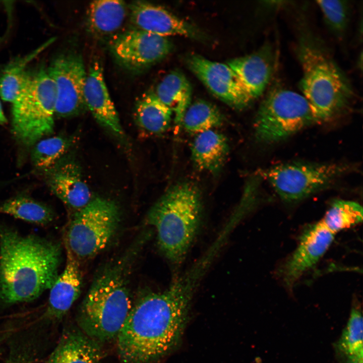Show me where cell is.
<instances>
[{
	"label": "cell",
	"mask_w": 363,
	"mask_h": 363,
	"mask_svg": "<svg viewBox=\"0 0 363 363\" xmlns=\"http://www.w3.org/2000/svg\"><path fill=\"white\" fill-rule=\"evenodd\" d=\"M201 279L189 269L165 291L148 292L132 306L116 338L123 363H151L174 347Z\"/></svg>",
	"instance_id": "cell-1"
},
{
	"label": "cell",
	"mask_w": 363,
	"mask_h": 363,
	"mask_svg": "<svg viewBox=\"0 0 363 363\" xmlns=\"http://www.w3.org/2000/svg\"><path fill=\"white\" fill-rule=\"evenodd\" d=\"M62 255L57 242L0 229V302L32 301L56 280Z\"/></svg>",
	"instance_id": "cell-2"
},
{
	"label": "cell",
	"mask_w": 363,
	"mask_h": 363,
	"mask_svg": "<svg viewBox=\"0 0 363 363\" xmlns=\"http://www.w3.org/2000/svg\"><path fill=\"white\" fill-rule=\"evenodd\" d=\"M125 266L121 260L101 271L77 315L79 329L100 344L116 338L133 306Z\"/></svg>",
	"instance_id": "cell-3"
},
{
	"label": "cell",
	"mask_w": 363,
	"mask_h": 363,
	"mask_svg": "<svg viewBox=\"0 0 363 363\" xmlns=\"http://www.w3.org/2000/svg\"><path fill=\"white\" fill-rule=\"evenodd\" d=\"M199 190L189 183L168 190L149 210L147 222L157 234L158 247L173 265L183 262L197 233L201 219Z\"/></svg>",
	"instance_id": "cell-4"
},
{
	"label": "cell",
	"mask_w": 363,
	"mask_h": 363,
	"mask_svg": "<svg viewBox=\"0 0 363 363\" xmlns=\"http://www.w3.org/2000/svg\"><path fill=\"white\" fill-rule=\"evenodd\" d=\"M302 69L299 87L318 122L343 111L353 92L350 84L327 51L311 36L302 35L297 47Z\"/></svg>",
	"instance_id": "cell-5"
},
{
	"label": "cell",
	"mask_w": 363,
	"mask_h": 363,
	"mask_svg": "<svg viewBox=\"0 0 363 363\" xmlns=\"http://www.w3.org/2000/svg\"><path fill=\"white\" fill-rule=\"evenodd\" d=\"M56 90L47 70L29 76L12 103V132L22 144L35 145L53 131Z\"/></svg>",
	"instance_id": "cell-6"
},
{
	"label": "cell",
	"mask_w": 363,
	"mask_h": 363,
	"mask_svg": "<svg viewBox=\"0 0 363 363\" xmlns=\"http://www.w3.org/2000/svg\"><path fill=\"white\" fill-rule=\"evenodd\" d=\"M317 122L302 95L276 88L267 94L258 109L254 124L255 136L261 143L274 144Z\"/></svg>",
	"instance_id": "cell-7"
},
{
	"label": "cell",
	"mask_w": 363,
	"mask_h": 363,
	"mask_svg": "<svg viewBox=\"0 0 363 363\" xmlns=\"http://www.w3.org/2000/svg\"><path fill=\"white\" fill-rule=\"evenodd\" d=\"M120 211L113 201L97 197L75 214L67 230L65 247L78 260L92 257L103 250L118 225Z\"/></svg>",
	"instance_id": "cell-8"
},
{
	"label": "cell",
	"mask_w": 363,
	"mask_h": 363,
	"mask_svg": "<svg viewBox=\"0 0 363 363\" xmlns=\"http://www.w3.org/2000/svg\"><path fill=\"white\" fill-rule=\"evenodd\" d=\"M349 169L339 163L293 162L274 166L264 175L282 201L293 203L323 189Z\"/></svg>",
	"instance_id": "cell-9"
},
{
	"label": "cell",
	"mask_w": 363,
	"mask_h": 363,
	"mask_svg": "<svg viewBox=\"0 0 363 363\" xmlns=\"http://www.w3.org/2000/svg\"><path fill=\"white\" fill-rule=\"evenodd\" d=\"M56 90L55 115L70 117L86 108L84 87L87 77L82 56L75 52L55 57L48 69Z\"/></svg>",
	"instance_id": "cell-10"
},
{
	"label": "cell",
	"mask_w": 363,
	"mask_h": 363,
	"mask_svg": "<svg viewBox=\"0 0 363 363\" xmlns=\"http://www.w3.org/2000/svg\"><path fill=\"white\" fill-rule=\"evenodd\" d=\"M186 63L213 95L230 106L241 109L253 101L227 64L211 61L195 54L189 56Z\"/></svg>",
	"instance_id": "cell-11"
},
{
	"label": "cell",
	"mask_w": 363,
	"mask_h": 363,
	"mask_svg": "<svg viewBox=\"0 0 363 363\" xmlns=\"http://www.w3.org/2000/svg\"><path fill=\"white\" fill-rule=\"evenodd\" d=\"M334 235L321 221L303 231L296 248L279 270L287 288L292 290L305 273L318 262L331 245Z\"/></svg>",
	"instance_id": "cell-12"
},
{
	"label": "cell",
	"mask_w": 363,
	"mask_h": 363,
	"mask_svg": "<svg viewBox=\"0 0 363 363\" xmlns=\"http://www.w3.org/2000/svg\"><path fill=\"white\" fill-rule=\"evenodd\" d=\"M172 48L166 37L139 29L122 34L112 44L115 56L127 66L134 68L157 62L168 54Z\"/></svg>",
	"instance_id": "cell-13"
},
{
	"label": "cell",
	"mask_w": 363,
	"mask_h": 363,
	"mask_svg": "<svg viewBox=\"0 0 363 363\" xmlns=\"http://www.w3.org/2000/svg\"><path fill=\"white\" fill-rule=\"evenodd\" d=\"M130 12L138 29L166 37L178 35L200 40L205 37L197 28L158 6L136 1L131 5Z\"/></svg>",
	"instance_id": "cell-14"
},
{
	"label": "cell",
	"mask_w": 363,
	"mask_h": 363,
	"mask_svg": "<svg viewBox=\"0 0 363 363\" xmlns=\"http://www.w3.org/2000/svg\"><path fill=\"white\" fill-rule=\"evenodd\" d=\"M47 182L52 192L70 208L79 210L92 200L81 168L72 158L60 159L49 169Z\"/></svg>",
	"instance_id": "cell-15"
},
{
	"label": "cell",
	"mask_w": 363,
	"mask_h": 363,
	"mask_svg": "<svg viewBox=\"0 0 363 363\" xmlns=\"http://www.w3.org/2000/svg\"><path fill=\"white\" fill-rule=\"evenodd\" d=\"M84 87V100L97 122L118 138L124 133L118 113L105 84L102 68L98 62L90 66Z\"/></svg>",
	"instance_id": "cell-16"
},
{
	"label": "cell",
	"mask_w": 363,
	"mask_h": 363,
	"mask_svg": "<svg viewBox=\"0 0 363 363\" xmlns=\"http://www.w3.org/2000/svg\"><path fill=\"white\" fill-rule=\"evenodd\" d=\"M238 77L253 101L265 90L271 79L274 61L270 48L230 59L226 63Z\"/></svg>",
	"instance_id": "cell-17"
},
{
	"label": "cell",
	"mask_w": 363,
	"mask_h": 363,
	"mask_svg": "<svg viewBox=\"0 0 363 363\" xmlns=\"http://www.w3.org/2000/svg\"><path fill=\"white\" fill-rule=\"evenodd\" d=\"M65 268L51 287L45 316L56 320L62 319L78 298L81 290L82 278L78 259L66 248Z\"/></svg>",
	"instance_id": "cell-18"
},
{
	"label": "cell",
	"mask_w": 363,
	"mask_h": 363,
	"mask_svg": "<svg viewBox=\"0 0 363 363\" xmlns=\"http://www.w3.org/2000/svg\"><path fill=\"white\" fill-rule=\"evenodd\" d=\"M101 344L79 328L65 330L46 363H102Z\"/></svg>",
	"instance_id": "cell-19"
},
{
	"label": "cell",
	"mask_w": 363,
	"mask_h": 363,
	"mask_svg": "<svg viewBox=\"0 0 363 363\" xmlns=\"http://www.w3.org/2000/svg\"><path fill=\"white\" fill-rule=\"evenodd\" d=\"M191 151L192 159L199 170L215 174L226 160L229 146L223 134L210 130L197 135Z\"/></svg>",
	"instance_id": "cell-20"
},
{
	"label": "cell",
	"mask_w": 363,
	"mask_h": 363,
	"mask_svg": "<svg viewBox=\"0 0 363 363\" xmlns=\"http://www.w3.org/2000/svg\"><path fill=\"white\" fill-rule=\"evenodd\" d=\"M154 93L173 112L175 123L180 125L191 103L192 87L185 76L177 71L170 72L160 82Z\"/></svg>",
	"instance_id": "cell-21"
},
{
	"label": "cell",
	"mask_w": 363,
	"mask_h": 363,
	"mask_svg": "<svg viewBox=\"0 0 363 363\" xmlns=\"http://www.w3.org/2000/svg\"><path fill=\"white\" fill-rule=\"evenodd\" d=\"M126 4L123 1L100 0L89 6L87 18L89 27L94 33L108 35L116 31L127 16Z\"/></svg>",
	"instance_id": "cell-22"
},
{
	"label": "cell",
	"mask_w": 363,
	"mask_h": 363,
	"mask_svg": "<svg viewBox=\"0 0 363 363\" xmlns=\"http://www.w3.org/2000/svg\"><path fill=\"white\" fill-rule=\"evenodd\" d=\"M54 41L51 38L26 55L8 65L0 74V96L12 103L26 82L30 71L28 64Z\"/></svg>",
	"instance_id": "cell-23"
},
{
	"label": "cell",
	"mask_w": 363,
	"mask_h": 363,
	"mask_svg": "<svg viewBox=\"0 0 363 363\" xmlns=\"http://www.w3.org/2000/svg\"><path fill=\"white\" fill-rule=\"evenodd\" d=\"M138 124L146 131L155 134L164 132L169 127L172 111L157 98L154 92L143 95L136 106Z\"/></svg>",
	"instance_id": "cell-24"
},
{
	"label": "cell",
	"mask_w": 363,
	"mask_h": 363,
	"mask_svg": "<svg viewBox=\"0 0 363 363\" xmlns=\"http://www.w3.org/2000/svg\"><path fill=\"white\" fill-rule=\"evenodd\" d=\"M362 316L359 306L352 307L346 327L337 343L345 363H362Z\"/></svg>",
	"instance_id": "cell-25"
},
{
	"label": "cell",
	"mask_w": 363,
	"mask_h": 363,
	"mask_svg": "<svg viewBox=\"0 0 363 363\" xmlns=\"http://www.w3.org/2000/svg\"><path fill=\"white\" fill-rule=\"evenodd\" d=\"M223 117L213 104L203 100L191 103L184 115L182 124L186 130L199 134L222 125Z\"/></svg>",
	"instance_id": "cell-26"
},
{
	"label": "cell",
	"mask_w": 363,
	"mask_h": 363,
	"mask_svg": "<svg viewBox=\"0 0 363 363\" xmlns=\"http://www.w3.org/2000/svg\"><path fill=\"white\" fill-rule=\"evenodd\" d=\"M0 213L40 225L48 224L54 217L48 207L25 196L13 198L4 202L0 206Z\"/></svg>",
	"instance_id": "cell-27"
},
{
	"label": "cell",
	"mask_w": 363,
	"mask_h": 363,
	"mask_svg": "<svg viewBox=\"0 0 363 363\" xmlns=\"http://www.w3.org/2000/svg\"><path fill=\"white\" fill-rule=\"evenodd\" d=\"M362 207L358 203L337 200L332 203L320 220L333 233L354 226L362 221Z\"/></svg>",
	"instance_id": "cell-28"
},
{
	"label": "cell",
	"mask_w": 363,
	"mask_h": 363,
	"mask_svg": "<svg viewBox=\"0 0 363 363\" xmlns=\"http://www.w3.org/2000/svg\"><path fill=\"white\" fill-rule=\"evenodd\" d=\"M69 145V140L62 136L39 140L35 144L32 152L33 165L41 169H50L60 159Z\"/></svg>",
	"instance_id": "cell-29"
},
{
	"label": "cell",
	"mask_w": 363,
	"mask_h": 363,
	"mask_svg": "<svg viewBox=\"0 0 363 363\" xmlns=\"http://www.w3.org/2000/svg\"><path fill=\"white\" fill-rule=\"evenodd\" d=\"M325 21L331 29L337 35H341L347 28L349 20V8L346 1H317Z\"/></svg>",
	"instance_id": "cell-30"
},
{
	"label": "cell",
	"mask_w": 363,
	"mask_h": 363,
	"mask_svg": "<svg viewBox=\"0 0 363 363\" xmlns=\"http://www.w3.org/2000/svg\"><path fill=\"white\" fill-rule=\"evenodd\" d=\"M30 358L28 356L20 355L17 357H14L9 360L7 363H32Z\"/></svg>",
	"instance_id": "cell-31"
},
{
	"label": "cell",
	"mask_w": 363,
	"mask_h": 363,
	"mask_svg": "<svg viewBox=\"0 0 363 363\" xmlns=\"http://www.w3.org/2000/svg\"><path fill=\"white\" fill-rule=\"evenodd\" d=\"M7 120L3 110V108L0 101V124L5 125L7 123Z\"/></svg>",
	"instance_id": "cell-32"
}]
</instances>
